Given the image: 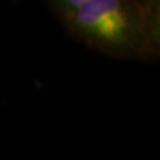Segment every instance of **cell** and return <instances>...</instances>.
<instances>
[{"instance_id": "6da1fadb", "label": "cell", "mask_w": 160, "mask_h": 160, "mask_svg": "<svg viewBox=\"0 0 160 160\" xmlns=\"http://www.w3.org/2000/svg\"><path fill=\"white\" fill-rule=\"evenodd\" d=\"M75 39L107 56L155 59L160 51V22L137 0H88L61 19Z\"/></svg>"}, {"instance_id": "7a4b0ae2", "label": "cell", "mask_w": 160, "mask_h": 160, "mask_svg": "<svg viewBox=\"0 0 160 160\" xmlns=\"http://www.w3.org/2000/svg\"><path fill=\"white\" fill-rule=\"evenodd\" d=\"M86 1L88 0H49V4L55 13L62 19L77 7L83 5Z\"/></svg>"}, {"instance_id": "3957f363", "label": "cell", "mask_w": 160, "mask_h": 160, "mask_svg": "<svg viewBox=\"0 0 160 160\" xmlns=\"http://www.w3.org/2000/svg\"><path fill=\"white\" fill-rule=\"evenodd\" d=\"M137 1L149 17L160 22V0H137Z\"/></svg>"}]
</instances>
